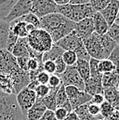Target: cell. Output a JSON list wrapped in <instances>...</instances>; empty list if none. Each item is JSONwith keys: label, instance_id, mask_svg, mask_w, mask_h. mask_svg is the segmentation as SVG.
<instances>
[{"label": "cell", "instance_id": "obj_19", "mask_svg": "<svg viewBox=\"0 0 119 120\" xmlns=\"http://www.w3.org/2000/svg\"><path fill=\"white\" fill-rule=\"evenodd\" d=\"M10 30L14 33L18 38H27L28 36V31L26 29L27 23L21 20V19H17L13 21L9 22Z\"/></svg>", "mask_w": 119, "mask_h": 120}, {"label": "cell", "instance_id": "obj_21", "mask_svg": "<svg viewBox=\"0 0 119 120\" xmlns=\"http://www.w3.org/2000/svg\"><path fill=\"white\" fill-rule=\"evenodd\" d=\"M103 95L105 101L110 103L115 110L119 111V92L117 89L115 87L106 88L103 90Z\"/></svg>", "mask_w": 119, "mask_h": 120}, {"label": "cell", "instance_id": "obj_20", "mask_svg": "<svg viewBox=\"0 0 119 120\" xmlns=\"http://www.w3.org/2000/svg\"><path fill=\"white\" fill-rule=\"evenodd\" d=\"M28 42L27 38H19L14 48L11 52L15 57H21V56H29V52H28Z\"/></svg>", "mask_w": 119, "mask_h": 120}, {"label": "cell", "instance_id": "obj_23", "mask_svg": "<svg viewBox=\"0 0 119 120\" xmlns=\"http://www.w3.org/2000/svg\"><path fill=\"white\" fill-rule=\"evenodd\" d=\"M102 86L104 89L106 88H112V87H117L119 85V73L116 71L107 73L102 75Z\"/></svg>", "mask_w": 119, "mask_h": 120}, {"label": "cell", "instance_id": "obj_60", "mask_svg": "<svg viewBox=\"0 0 119 120\" xmlns=\"http://www.w3.org/2000/svg\"><path fill=\"white\" fill-rule=\"evenodd\" d=\"M117 1H119V0H117Z\"/></svg>", "mask_w": 119, "mask_h": 120}, {"label": "cell", "instance_id": "obj_47", "mask_svg": "<svg viewBox=\"0 0 119 120\" xmlns=\"http://www.w3.org/2000/svg\"><path fill=\"white\" fill-rule=\"evenodd\" d=\"M54 114H55L57 120H65L69 113L62 107H57L54 111Z\"/></svg>", "mask_w": 119, "mask_h": 120}, {"label": "cell", "instance_id": "obj_24", "mask_svg": "<svg viewBox=\"0 0 119 120\" xmlns=\"http://www.w3.org/2000/svg\"><path fill=\"white\" fill-rule=\"evenodd\" d=\"M59 88H50L49 93L45 98L40 100L42 102V104L47 107V109L51 110V111H55V109L57 108V105H56V94H57V91L59 90Z\"/></svg>", "mask_w": 119, "mask_h": 120}, {"label": "cell", "instance_id": "obj_32", "mask_svg": "<svg viewBox=\"0 0 119 120\" xmlns=\"http://www.w3.org/2000/svg\"><path fill=\"white\" fill-rule=\"evenodd\" d=\"M61 57L67 67L75 66L76 61H77V56L74 51H64Z\"/></svg>", "mask_w": 119, "mask_h": 120}, {"label": "cell", "instance_id": "obj_35", "mask_svg": "<svg viewBox=\"0 0 119 120\" xmlns=\"http://www.w3.org/2000/svg\"><path fill=\"white\" fill-rule=\"evenodd\" d=\"M111 0H90L89 4L96 10V12H101L109 5Z\"/></svg>", "mask_w": 119, "mask_h": 120}, {"label": "cell", "instance_id": "obj_34", "mask_svg": "<svg viewBox=\"0 0 119 120\" xmlns=\"http://www.w3.org/2000/svg\"><path fill=\"white\" fill-rule=\"evenodd\" d=\"M21 20L28 23V24H32L33 26H34L36 29L40 28V19L34 13H29L27 15H24L23 17L20 18Z\"/></svg>", "mask_w": 119, "mask_h": 120}, {"label": "cell", "instance_id": "obj_57", "mask_svg": "<svg viewBox=\"0 0 119 120\" xmlns=\"http://www.w3.org/2000/svg\"><path fill=\"white\" fill-rule=\"evenodd\" d=\"M115 23L119 25V11H118V14H117V17H116V19H115Z\"/></svg>", "mask_w": 119, "mask_h": 120}, {"label": "cell", "instance_id": "obj_50", "mask_svg": "<svg viewBox=\"0 0 119 120\" xmlns=\"http://www.w3.org/2000/svg\"><path fill=\"white\" fill-rule=\"evenodd\" d=\"M105 101V98H104L103 94H101V93H98V94H95L92 96V99H91V103L92 104H95V105H101L102 103Z\"/></svg>", "mask_w": 119, "mask_h": 120}, {"label": "cell", "instance_id": "obj_3", "mask_svg": "<svg viewBox=\"0 0 119 120\" xmlns=\"http://www.w3.org/2000/svg\"><path fill=\"white\" fill-rule=\"evenodd\" d=\"M56 13H60L66 19L77 23L87 18H92L96 13V10L90 4L73 5L68 4L65 6H57Z\"/></svg>", "mask_w": 119, "mask_h": 120}, {"label": "cell", "instance_id": "obj_59", "mask_svg": "<svg viewBox=\"0 0 119 120\" xmlns=\"http://www.w3.org/2000/svg\"><path fill=\"white\" fill-rule=\"evenodd\" d=\"M116 89H117V90H118V92H119V85L117 86V87H116Z\"/></svg>", "mask_w": 119, "mask_h": 120}, {"label": "cell", "instance_id": "obj_36", "mask_svg": "<svg viewBox=\"0 0 119 120\" xmlns=\"http://www.w3.org/2000/svg\"><path fill=\"white\" fill-rule=\"evenodd\" d=\"M107 35L111 37L116 43V45H119V25L114 23L112 26H110L107 31Z\"/></svg>", "mask_w": 119, "mask_h": 120}, {"label": "cell", "instance_id": "obj_40", "mask_svg": "<svg viewBox=\"0 0 119 120\" xmlns=\"http://www.w3.org/2000/svg\"><path fill=\"white\" fill-rule=\"evenodd\" d=\"M80 90L77 87L73 86V85H68V86H65V92H66V95L68 97L69 100H73L74 99L79 93H80Z\"/></svg>", "mask_w": 119, "mask_h": 120}, {"label": "cell", "instance_id": "obj_49", "mask_svg": "<svg viewBox=\"0 0 119 120\" xmlns=\"http://www.w3.org/2000/svg\"><path fill=\"white\" fill-rule=\"evenodd\" d=\"M43 63H39L38 61L34 58H29V61H28V72L29 71H34L36 69H38V68L42 65Z\"/></svg>", "mask_w": 119, "mask_h": 120}, {"label": "cell", "instance_id": "obj_2", "mask_svg": "<svg viewBox=\"0 0 119 120\" xmlns=\"http://www.w3.org/2000/svg\"><path fill=\"white\" fill-rule=\"evenodd\" d=\"M26 116L21 112L17 103L16 94L0 92V120H25Z\"/></svg>", "mask_w": 119, "mask_h": 120}, {"label": "cell", "instance_id": "obj_56", "mask_svg": "<svg viewBox=\"0 0 119 120\" xmlns=\"http://www.w3.org/2000/svg\"><path fill=\"white\" fill-rule=\"evenodd\" d=\"M108 120H119V111L118 110H115L114 112V114L110 116V118Z\"/></svg>", "mask_w": 119, "mask_h": 120}, {"label": "cell", "instance_id": "obj_44", "mask_svg": "<svg viewBox=\"0 0 119 120\" xmlns=\"http://www.w3.org/2000/svg\"><path fill=\"white\" fill-rule=\"evenodd\" d=\"M88 110H89V113L90 116H92L94 117H102L100 105L92 104L91 102H89V105H88Z\"/></svg>", "mask_w": 119, "mask_h": 120}, {"label": "cell", "instance_id": "obj_48", "mask_svg": "<svg viewBox=\"0 0 119 120\" xmlns=\"http://www.w3.org/2000/svg\"><path fill=\"white\" fill-rule=\"evenodd\" d=\"M49 77H50V75H49L48 73H47V72H45V71H42V72H40V73L38 74L37 78H36V80L39 82V84L47 85Z\"/></svg>", "mask_w": 119, "mask_h": 120}, {"label": "cell", "instance_id": "obj_31", "mask_svg": "<svg viewBox=\"0 0 119 120\" xmlns=\"http://www.w3.org/2000/svg\"><path fill=\"white\" fill-rule=\"evenodd\" d=\"M100 109H101V116H102V118H106V119H109L110 116L115 111V107L111 105L110 103H108L107 101H104L103 103L100 105Z\"/></svg>", "mask_w": 119, "mask_h": 120}, {"label": "cell", "instance_id": "obj_6", "mask_svg": "<svg viewBox=\"0 0 119 120\" xmlns=\"http://www.w3.org/2000/svg\"><path fill=\"white\" fill-rule=\"evenodd\" d=\"M60 78L64 86L73 85L77 87L80 90H85V82L77 72L75 66L67 67L65 71L60 76Z\"/></svg>", "mask_w": 119, "mask_h": 120}, {"label": "cell", "instance_id": "obj_1", "mask_svg": "<svg viewBox=\"0 0 119 120\" xmlns=\"http://www.w3.org/2000/svg\"><path fill=\"white\" fill-rule=\"evenodd\" d=\"M40 28L47 30L56 44L74 31L75 23L60 13H52L40 18Z\"/></svg>", "mask_w": 119, "mask_h": 120}, {"label": "cell", "instance_id": "obj_26", "mask_svg": "<svg viewBox=\"0 0 119 120\" xmlns=\"http://www.w3.org/2000/svg\"><path fill=\"white\" fill-rule=\"evenodd\" d=\"M91 99H92V96H91L90 94L87 93V92L84 91V90H82V91H80V93H79L74 99L69 100V101H70V103H71L73 111H74L76 108H78L79 106L84 105H86V104H88V103H89V102L91 101Z\"/></svg>", "mask_w": 119, "mask_h": 120}, {"label": "cell", "instance_id": "obj_25", "mask_svg": "<svg viewBox=\"0 0 119 120\" xmlns=\"http://www.w3.org/2000/svg\"><path fill=\"white\" fill-rule=\"evenodd\" d=\"M10 31L9 22L0 20V49H6L8 34Z\"/></svg>", "mask_w": 119, "mask_h": 120}, {"label": "cell", "instance_id": "obj_51", "mask_svg": "<svg viewBox=\"0 0 119 120\" xmlns=\"http://www.w3.org/2000/svg\"><path fill=\"white\" fill-rule=\"evenodd\" d=\"M40 120H57V118L55 116L54 111H51V110L47 109L46 112L44 113V115H43V116L41 117Z\"/></svg>", "mask_w": 119, "mask_h": 120}, {"label": "cell", "instance_id": "obj_15", "mask_svg": "<svg viewBox=\"0 0 119 120\" xmlns=\"http://www.w3.org/2000/svg\"><path fill=\"white\" fill-rule=\"evenodd\" d=\"M12 78H13V85H14V90L16 94L19 93L22 89L26 88L30 83L28 71H23L21 69L17 73L13 74Z\"/></svg>", "mask_w": 119, "mask_h": 120}, {"label": "cell", "instance_id": "obj_10", "mask_svg": "<svg viewBox=\"0 0 119 120\" xmlns=\"http://www.w3.org/2000/svg\"><path fill=\"white\" fill-rule=\"evenodd\" d=\"M32 12V0H18L5 21L11 22Z\"/></svg>", "mask_w": 119, "mask_h": 120}, {"label": "cell", "instance_id": "obj_18", "mask_svg": "<svg viewBox=\"0 0 119 120\" xmlns=\"http://www.w3.org/2000/svg\"><path fill=\"white\" fill-rule=\"evenodd\" d=\"M46 110H47V107L42 104V102L40 100H36L35 104L28 110L26 114V119L40 120L46 112Z\"/></svg>", "mask_w": 119, "mask_h": 120}, {"label": "cell", "instance_id": "obj_41", "mask_svg": "<svg viewBox=\"0 0 119 120\" xmlns=\"http://www.w3.org/2000/svg\"><path fill=\"white\" fill-rule=\"evenodd\" d=\"M43 69L45 72L48 73L49 75L56 73V64L52 60H47L43 62Z\"/></svg>", "mask_w": 119, "mask_h": 120}, {"label": "cell", "instance_id": "obj_52", "mask_svg": "<svg viewBox=\"0 0 119 120\" xmlns=\"http://www.w3.org/2000/svg\"><path fill=\"white\" fill-rule=\"evenodd\" d=\"M90 0H71L70 4L73 5H84V4H89Z\"/></svg>", "mask_w": 119, "mask_h": 120}, {"label": "cell", "instance_id": "obj_58", "mask_svg": "<svg viewBox=\"0 0 119 120\" xmlns=\"http://www.w3.org/2000/svg\"><path fill=\"white\" fill-rule=\"evenodd\" d=\"M98 120H108V119H106V118H100V119H98Z\"/></svg>", "mask_w": 119, "mask_h": 120}, {"label": "cell", "instance_id": "obj_12", "mask_svg": "<svg viewBox=\"0 0 119 120\" xmlns=\"http://www.w3.org/2000/svg\"><path fill=\"white\" fill-rule=\"evenodd\" d=\"M74 31L78 35V37L82 40H85L91 36L94 31V25L92 18H87L77 23H75Z\"/></svg>", "mask_w": 119, "mask_h": 120}, {"label": "cell", "instance_id": "obj_11", "mask_svg": "<svg viewBox=\"0 0 119 120\" xmlns=\"http://www.w3.org/2000/svg\"><path fill=\"white\" fill-rule=\"evenodd\" d=\"M82 44H83L82 39L78 37L76 32L74 30L64 38L60 39L55 45H58L64 51H75Z\"/></svg>", "mask_w": 119, "mask_h": 120}, {"label": "cell", "instance_id": "obj_28", "mask_svg": "<svg viewBox=\"0 0 119 120\" xmlns=\"http://www.w3.org/2000/svg\"><path fill=\"white\" fill-rule=\"evenodd\" d=\"M64 50L61 49L60 47H59L58 45H56L54 44V45L52 46V48L47 52L43 54V62L47 61V60H52V61H55L57 58L61 57L62 56V54H63Z\"/></svg>", "mask_w": 119, "mask_h": 120}, {"label": "cell", "instance_id": "obj_9", "mask_svg": "<svg viewBox=\"0 0 119 120\" xmlns=\"http://www.w3.org/2000/svg\"><path fill=\"white\" fill-rule=\"evenodd\" d=\"M57 6L53 0H32V13L39 19L52 13H56Z\"/></svg>", "mask_w": 119, "mask_h": 120}, {"label": "cell", "instance_id": "obj_61", "mask_svg": "<svg viewBox=\"0 0 119 120\" xmlns=\"http://www.w3.org/2000/svg\"><path fill=\"white\" fill-rule=\"evenodd\" d=\"M118 72H119V71H118Z\"/></svg>", "mask_w": 119, "mask_h": 120}, {"label": "cell", "instance_id": "obj_5", "mask_svg": "<svg viewBox=\"0 0 119 120\" xmlns=\"http://www.w3.org/2000/svg\"><path fill=\"white\" fill-rule=\"evenodd\" d=\"M82 41L91 58L97 60L107 59L104 53L102 35H99L96 32H94L89 38Z\"/></svg>", "mask_w": 119, "mask_h": 120}, {"label": "cell", "instance_id": "obj_38", "mask_svg": "<svg viewBox=\"0 0 119 120\" xmlns=\"http://www.w3.org/2000/svg\"><path fill=\"white\" fill-rule=\"evenodd\" d=\"M74 52L76 54L77 59L86 60V61H89V60L91 58L90 56L89 55V53H88V51H87V49H86V47H85V45H84V44H82Z\"/></svg>", "mask_w": 119, "mask_h": 120}, {"label": "cell", "instance_id": "obj_4", "mask_svg": "<svg viewBox=\"0 0 119 120\" xmlns=\"http://www.w3.org/2000/svg\"><path fill=\"white\" fill-rule=\"evenodd\" d=\"M27 42L33 50L42 54L48 52L54 45L50 34L41 28L35 29L30 32L27 36Z\"/></svg>", "mask_w": 119, "mask_h": 120}, {"label": "cell", "instance_id": "obj_45", "mask_svg": "<svg viewBox=\"0 0 119 120\" xmlns=\"http://www.w3.org/2000/svg\"><path fill=\"white\" fill-rule=\"evenodd\" d=\"M55 62V64H56V75L58 76H60L64 71H65V69H66V68H67V66L65 65V63L63 62V60H62V57H59V58H57V59L54 61Z\"/></svg>", "mask_w": 119, "mask_h": 120}, {"label": "cell", "instance_id": "obj_22", "mask_svg": "<svg viewBox=\"0 0 119 120\" xmlns=\"http://www.w3.org/2000/svg\"><path fill=\"white\" fill-rule=\"evenodd\" d=\"M75 68L77 72L79 73L80 77L84 80V82H87L90 78V66L89 61L82 59H77Z\"/></svg>", "mask_w": 119, "mask_h": 120}, {"label": "cell", "instance_id": "obj_29", "mask_svg": "<svg viewBox=\"0 0 119 120\" xmlns=\"http://www.w3.org/2000/svg\"><path fill=\"white\" fill-rule=\"evenodd\" d=\"M88 105H89V103L84 105H81V106H79L78 108H76L75 110H74V113L78 116L79 119L80 120H98V119H100V118H102V117H94V116H90L89 113V110H88Z\"/></svg>", "mask_w": 119, "mask_h": 120}, {"label": "cell", "instance_id": "obj_8", "mask_svg": "<svg viewBox=\"0 0 119 120\" xmlns=\"http://www.w3.org/2000/svg\"><path fill=\"white\" fill-rule=\"evenodd\" d=\"M0 70L10 75L20 71L16 57L6 49H0Z\"/></svg>", "mask_w": 119, "mask_h": 120}, {"label": "cell", "instance_id": "obj_13", "mask_svg": "<svg viewBox=\"0 0 119 120\" xmlns=\"http://www.w3.org/2000/svg\"><path fill=\"white\" fill-rule=\"evenodd\" d=\"M102 74H99V75L90 76L89 79L85 82V90L87 93L90 94L91 96L101 93L103 94L104 88L102 86Z\"/></svg>", "mask_w": 119, "mask_h": 120}, {"label": "cell", "instance_id": "obj_39", "mask_svg": "<svg viewBox=\"0 0 119 120\" xmlns=\"http://www.w3.org/2000/svg\"><path fill=\"white\" fill-rule=\"evenodd\" d=\"M107 59H109L114 65H115V68H116V71L118 72L119 71V45H117V46L113 50V52L111 53V55L109 56V57H108Z\"/></svg>", "mask_w": 119, "mask_h": 120}, {"label": "cell", "instance_id": "obj_54", "mask_svg": "<svg viewBox=\"0 0 119 120\" xmlns=\"http://www.w3.org/2000/svg\"><path fill=\"white\" fill-rule=\"evenodd\" d=\"M39 85V82L37 81V80H34V81H30V83L28 84V86H27V88L30 89V90H34L36 89V87Z\"/></svg>", "mask_w": 119, "mask_h": 120}, {"label": "cell", "instance_id": "obj_30", "mask_svg": "<svg viewBox=\"0 0 119 120\" xmlns=\"http://www.w3.org/2000/svg\"><path fill=\"white\" fill-rule=\"evenodd\" d=\"M99 71L101 74L103 75V74L116 71V68H115V65L109 59H102L100 60V62H99Z\"/></svg>", "mask_w": 119, "mask_h": 120}, {"label": "cell", "instance_id": "obj_14", "mask_svg": "<svg viewBox=\"0 0 119 120\" xmlns=\"http://www.w3.org/2000/svg\"><path fill=\"white\" fill-rule=\"evenodd\" d=\"M119 11V1L117 0H111L109 5L101 11V14L102 15L105 20L107 21L109 27L112 26L116 19V17Z\"/></svg>", "mask_w": 119, "mask_h": 120}, {"label": "cell", "instance_id": "obj_37", "mask_svg": "<svg viewBox=\"0 0 119 120\" xmlns=\"http://www.w3.org/2000/svg\"><path fill=\"white\" fill-rule=\"evenodd\" d=\"M35 91V94H36V97H37V100H41L45 98L50 91V88L47 86V85H43V84H39L36 89L34 90Z\"/></svg>", "mask_w": 119, "mask_h": 120}, {"label": "cell", "instance_id": "obj_43", "mask_svg": "<svg viewBox=\"0 0 119 120\" xmlns=\"http://www.w3.org/2000/svg\"><path fill=\"white\" fill-rule=\"evenodd\" d=\"M61 84H62V82H61L60 76L56 75V74L50 75L49 79H48V83H47V86L49 88H59Z\"/></svg>", "mask_w": 119, "mask_h": 120}, {"label": "cell", "instance_id": "obj_17", "mask_svg": "<svg viewBox=\"0 0 119 120\" xmlns=\"http://www.w3.org/2000/svg\"><path fill=\"white\" fill-rule=\"evenodd\" d=\"M93 25H94V31L99 35H104L107 34V31L109 30V25L107 21L105 20L101 12H96L93 17Z\"/></svg>", "mask_w": 119, "mask_h": 120}, {"label": "cell", "instance_id": "obj_53", "mask_svg": "<svg viewBox=\"0 0 119 120\" xmlns=\"http://www.w3.org/2000/svg\"><path fill=\"white\" fill-rule=\"evenodd\" d=\"M65 120H80V119H79L78 116L73 111V112H71V113L68 114V116H67V117L65 118Z\"/></svg>", "mask_w": 119, "mask_h": 120}, {"label": "cell", "instance_id": "obj_33", "mask_svg": "<svg viewBox=\"0 0 119 120\" xmlns=\"http://www.w3.org/2000/svg\"><path fill=\"white\" fill-rule=\"evenodd\" d=\"M68 101H69V99L65 92V86L63 84H61L57 91V94H56V105H57V107H61Z\"/></svg>", "mask_w": 119, "mask_h": 120}, {"label": "cell", "instance_id": "obj_42", "mask_svg": "<svg viewBox=\"0 0 119 120\" xmlns=\"http://www.w3.org/2000/svg\"><path fill=\"white\" fill-rule=\"evenodd\" d=\"M18 39H19V38L10 30V31H9V34H8V38L7 48H6V50H7L8 52H9V53L12 52V50H13V48H14L15 45H16V43H17V41H18Z\"/></svg>", "mask_w": 119, "mask_h": 120}, {"label": "cell", "instance_id": "obj_27", "mask_svg": "<svg viewBox=\"0 0 119 120\" xmlns=\"http://www.w3.org/2000/svg\"><path fill=\"white\" fill-rule=\"evenodd\" d=\"M17 1L18 0H0V20H5L9 15Z\"/></svg>", "mask_w": 119, "mask_h": 120}, {"label": "cell", "instance_id": "obj_16", "mask_svg": "<svg viewBox=\"0 0 119 120\" xmlns=\"http://www.w3.org/2000/svg\"><path fill=\"white\" fill-rule=\"evenodd\" d=\"M0 92L6 94H16L12 75L0 70Z\"/></svg>", "mask_w": 119, "mask_h": 120}, {"label": "cell", "instance_id": "obj_46", "mask_svg": "<svg viewBox=\"0 0 119 120\" xmlns=\"http://www.w3.org/2000/svg\"><path fill=\"white\" fill-rule=\"evenodd\" d=\"M28 56H21V57H16V61L18 64V67L20 69L23 70V71H28V61H29Z\"/></svg>", "mask_w": 119, "mask_h": 120}, {"label": "cell", "instance_id": "obj_7", "mask_svg": "<svg viewBox=\"0 0 119 120\" xmlns=\"http://www.w3.org/2000/svg\"><path fill=\"white\" fill-rule=\"evenodd\" d=\"M17 103L20 106L21 112L26 116V114L30 108L35 104L37 97L34 90H32L28 89L27 87L22 89L19 93L16 94Z\"/></svg>", "mask_w": 119, "mask_h": 120}, {"label": "cell", "instance_id": "obj_55", "mask_svg": "<svg viewBox=\"0 0 119 120\" xmlns=\"http://www.w3.org/2000/svg\"><path fill=\"white\" fill-rule=\"evenodd\" d=\"M71 0H53V2L56 4V6H65L70 4Z\"/></svg>", "mask_w": 119, "mask_h": 120}]
</instances>
